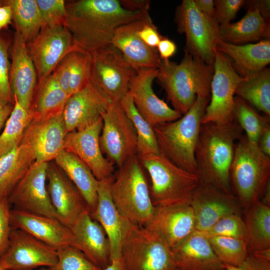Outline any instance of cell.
Segmentation results:
<instances>
[{
  "label": "cell",
  "instance_id": "1",
  "mask_svg": "<svg viewBox=\"0 0 270 270\" xmlns=\"http://www.w3.org/2000/svg\"><path fill=\"white\" fill-rule=\"evenodd\" d=\"M66 8L64 26L77 49L90 54L111 44L118 27L148 12L126 10L118 0H80Z\"/></svg>",
  "mask_w": 270,
  "mask_h": 270
},
{
  "label": "cell",
  "instance_id": "2",
  "mask_svg": "<svg viewBox=\"0 0 270 270\" xmlns=\"http://www.w3.org/2000/svg\"><path fill=\"white\" fill-rule=\"evenodd\" d=\"M243 132L234 120L228 124H202L195 150L200 182L232 194L230 169L236 142Z\"/></svg>",
  "mask_w": 270,
  "mask_h": 270
},
{
  "label": "cell",
  "instance_id": "3",
  "mask_svg": "<svg viewBox=\"0 0 270 270\" xmlns=\"http://www.w3.org/2000/svg\"><path fill=\"white\" fill-rule=\"evenodd\" d=\"M157 69L156 78L173 108L182 116L190 108L196 96L210 97L214 65L184 53L179 64L160 58Z\"/></svg>",
  "mask_w": 270,
  "mask_h": 270
},
{
  "label": "cell",
  "instance_id": "4",
  "mask_svg": "<svg viewBox=\"0 0 270 270\" xmlns=\"http://www.w3.org/2000/svg\"><path fill=\"white\" fill-rule=\"evenodd\" d=\"M210 100V97L198 96L180 118L154 128L160 152L178 167L198 176L195 150L202 118Z\"/></svg>",
  "mask_w": 270,
  "mask_h": 270
},
{
  "label": "cell",
  "instance_id": "5",
  "mask_svg": "<svg viewBox=\"0 0 270 270\" xmlns=\"http://www.w3.org/2000/svg\"><path fill=\"white\" fill-rule=\"evenodd\" d=\"M136 156L150 176L155 207L190 204L200 182L198 175L178 167L160 153Z\"/></svg>",
  "mask_w": 270,
  "mask_h": 270
},
{
  "label": "cell",
  "instance_id": "6",
  "mask_svg": "<svg viewBox=\"0 0 270 270\" xmlns=\"http://www.w3.org/2000/svg\"><path fill=\"white\" fill-rule=\"evenodd\" d=\"M110 194L116 207L124 219L146 226L152 218L156 207L136 155L118 168L110 185Z\"/></svg>",
  "mask_w": 270,
  "mask_h": 270
},
{
  "label": "cell",
  "instance_id": "7",
  "mask_svg": "<svg viewBox=\"0 0 270 270\" xmlns=\"http://www.w3.org/2000/svg\"><path fill=\"white\" fill-rule=\"evenodd\" d=\"M230 178L235 196L244 210L260 200L270 180V157L246 135L236 142Z\"/></svg>",
  "mask_w": 270,
  "mask_h": 270
},
{
  "label": "cell",
  "instance_id": "8",
  "mask_svg": "<svg viewBox=\"0 0 270 270\" xmlns=\"http://www.w3.org/2000/svg\"><path fill=\"white\" fill-rule=\"evenodd\" d=\"M120 258L126 270H176L170 248L146 227L126 221Z\"/></svg>",
  "mask_w": 270,
  "mask_h": 270
},
{
  "label": "cell",
  "instance_id": "9",
  "mask_svg": "<svg viewBox=\"0 0 270 270\" xmlns=\"http://www.w3.org/2000/svg\"><path fill=\"white\" fill-rule=\"evenodd\" d=\"M175 21L177 30L186 38L184 53L213 65L218 42V24L200 12L194 0H183L177 7Z\"/></svg>",
  "mask_w": 270,
  "mask_h": 270
},
{
  "label": "cell",
  "instance_id": "10",
  "mask_svg": "<svg viewBox=\"0 0 270 270\" xmlns=\"http://www.w3.org/2000/svg\"><path fill=\"white\" fill-rule=\"evenodd\" d=\"M100 144L106 158L118 168L137 154L134 127L120 102H112L102 116Z\"/></svg>",
  "mask_w": 270,
  "mask_h": 270
},
{
  "label": "cell",
  "instance_id": "11",
  "mask_svg": "<svg viewBox=\"0 0 270 270\" xmlns=\"http://www.w3.org/2000/svg\"><path fill=\"white\" fill-rule=\"evenodd\" d=\"M90 82L112 102H120L128 92L136 70L112 44L91 54Z\"/></svg>",
  "mask_w": 270,
  "mask_h": 270
},
{
  "label": "cell",
  "instance_id": "12",
  "mask_svg": "<svg viewBox=\"0 0 270 270\" xmlns=\"http://www.w3.org/2000/svg\"><path fill=\"white\" fill-rule=\"evenodd\" d=\"M210 83V97L202 124H228L234 120L232 111L236 90L245 78L233 68L230 58L216 48Z\"/></svg>",
  "mask_w": 270,
  "mask_h": 270
},
{
  "label": "cell",
  "instance_id": "13",
  "mask_svg": "<svg viewBox=\"0 0 270 270\" xmlns=\"http://www.w3.org/2000/svg\"><path fill=\"white\" fill-rule=\"evenodd\" d=\"M26 46L38 82L50 75L67 54L78 50L71 34L64 25L42 27Z\"/></svg>",
  "mask_w": 270,
  "mask_h": 270
},
{
  "label": "cell",
  "instance_id": "14",
  "mask_svg": "<svg viewBox=\"0 0 270 270\" xmlns=\"http://www.w3.org/2000/svg\"><path fill=\"white\" fill-rule=\"evenodd\" d=\"M58 260L56 250L24 230L12 229L8 248L0 258L6 270H33L50 268Z\"/></svg>",
  "mask_w": 270,
  "mask_h": 270
},
{
  "label": "cell",
  "instance_id": "15",
  "mask_svg": "<svg viewBox=\"0 0 270 270\" xmlns=\"http://www.w3.org/2000/svg\"><path fill=\"white\" fill-rule=\"evenodd\" d=\"M48 162H34L8 199L12 209L58 219L46 184Z\"/></svg>",
  "mask_w": 270,
  "mask_h": 270
},
{
  "label": "cell",
  "instance_id": "16",
  "mask_svg": "<svg viewBox=\"0 0 270 270\" xmlns=\"http://www.w3.org/2000/svg\"><path fill=\"white\" fill-rule=\"evenodd\" d=\"M158 73L157 68H144L138 70L131 80L128 88L137 110L153 128L182 116L154 93L152 84Z\"/></svg>",
  "mask_w": 270,
  "mask_h": 270
},
{
  "label": "cell",
  "instance_id": "17",
  "mask_svg": "<svg viewBox=\"0 0 270 270\" xmlns=\"http://www.w3.org/2000/svg\"><path fill=\"white\" fill-rule=\"evenodd\" d=\"M46 178L48 191L58 219L70 228L82 214L90 211L88 205L76 186L56 163L48 162Z\"/></svg>",
  "mask_w": 270,
  "mask_h": 270
},
{
  "label": "cell",
  "instance_id": "18",
  "mask_svg": "<svg viewBox=\"0 0 270 270\" xmlns=\"http://www.w3.org/2000/svg\"><path fill=\"white\" fill-rule=\"evenodd\" d=\"M112 102L90 80L66 102L62 115L66 132L82 129L102 118Z\"/></svg>",
  "mask_w": 270,
  "mask_h": 270
},
{
  "label": "cell",
  "instance_id": "19",
  "mask_svg": "<svg viewBox=\"0 0 270 270\" xmlns=\"http://www.w3.org/2000/svg\"><path fill=\"white\" fill-rule=\"evenodd\" d=\"M102 127V118L80 130L68 132L64 149L83 161L96 178L100 180L113 175L114 166L104 156L100 144Z\"/></svg>",
  "mask_w": 270,
  "mask_h": 270
},
{
  "label": "cell",
  "instance_id": "20",
  "mask_svg": "<svg viewBox=\"0 0 270 270\" xmlns=\"http://www.w3.org/2000/svg\"><path fill=\"white\" fill-rule=\"evenodd\" d=\"M196 220V230L206 232L222 218L240 214L242 206L233 194L200 182L191 200Z\"/></svg>",
  "mask_w": 270,
  "mask_h": 270
},
{
  "label": "cell",
  "instance_id": "21",
  "mask_svg": "<svg viewBox=\"0 0 270 270\" xmlns=\"http://www.w3.org/2000/svg\"><path fill=\"white\" fill-rule=\"evenodd\" d=\"M10 222L12 229L24 230L56 250L68 246L78 249L70 228L57 218L11 208Z\"/></svg>",
  "mask_w": 270,
  "mask_h": 270
},
{
  "label": "cell",
  "instance_id": "22",
  "mask_svg": "<svg viewBox=\"0 0 270 270\" xmlns=\"http://www.w3.org/2000/svg\"><path fill=\"white\" fill-rule=\"evenodd\" d=\"M62 114L42 119H32L26 128L20 144L33 149L36 162H49L64 149L67 132Z\"/></svg>",
  "mask_w": 270,
  "mask_h": 270
},
{
  "label": "cell",
  "instance_id": "23",
  "mask_svg": "<svg viewBox=\"0 0 270 270\" xmlns=\"http://www.w3.org/2000/svg\"><path fill=\"white\" fill-rule=\"evenodd\" d=\"M172 249L196 230V220L190 204L156 207L146 226Z\"/></svg>",
  "mask_w": 270,
  "mask_h": 270
},
{
  "label": "cell",
  "instance_id": "24",
  "mask_svg": "<svg viewBox=\"0 0 270 270\" xmlns=\"http://www.w3.org/2000/svg\"><path fill=\"white\" fill-rule=\"evenodd\" d=\"M152 20L148 12L140 18L118 27L111 44L119 50L126 60L136 70L158 68L160 56L156 49L148 46L140 38L138 30Z\"/></svg>",
  "mask_w": 270,
  "mask_h": 270
},
{
  "label": "cell",
  "instance_id": "25",
  "mask_svg": "<svg viewBox=\"0 0 270 270\" xmlns=\"http://www.w3.org/2000/svg\"><path fill=\"white\" fill-rule=\"evenodd\" d=\"M12 56L10 83L12 98L29 110L38 76L26 44L17 30L14 34Z\"/></svg>",
  "mask_w": 270,
  "mask_h": 270
},
{
  "label": "cell",
  "instance_id": "26",
  "mask_svg": "<svg viewBox=\"0 0 270 270\" xmlns=\"http://www.w3.org/2000/svg\"><path fill=\"white\" fill-rule=\"evenodd\" d=\"M171 251L178 270H225L204 232L196 230Z\"/></svg>",
  "mask_w": 270,
  "mask_h": 270
},
{
  "label": "cell",
  "instance_id": "27",
  "mask_svg": "<svg viewBox=\"0 0 270 270\" xmlns=\"http://www.w3.org/2000/svg\"><path fill=\"white\" fill-rule=\"evenodd\" d=\"M114 175L98 180V203L94 211L90 214L104 230L110 248V261L120 258L121 246L126 220L116 207L110 194V185Z\"/></svg>",
  "mask_w": 270,
  "mask_h": 270
},
{
  "label": "cell",
  "instance_id": "28",
  "mask_svg": "<svg viewBox=\"0 0 270 270\" xmlns=\"http://www.w3.org/2000/svg\"><path fill=\"white\" fill-rule=\"evenodd\" d=\"M78 250L94 264L104 269L110 262V244L101 225L90 211L82 214L70 228Z\"/></svg>",
  "mask_w": 270,
  "mask_h": 270
},
{
  "label": "cell",
  "instance_id": "29",
  "mask_svg": "<svg viewBox=\"0 0 270 270\" xmlns=\"http://www.w3.org/2000/svg\"><path fill=\"white\" fill-rule=\"evenodd\" d=\"M217 48L230 58L235 70L244 78L258 73L270 62V39L240 45L220 40Z\"/></svg>",
  "mask_w": 270,
  "mask_h": 270
},
{
  "label": "cell",
  "instance_id": "30",
  "mask_svg": "<svg viewBox=\"0 0 270 270\" xmlns=\"http://www.w3.org/2000/svg\"><path fill=\"white\" fill-rule=\"evenodd\" d=\"M220 40L234 44H244L270 39L268 18L256 9L249 8L245 16L235 23L218 26Z\"/></svg>",
  "mask_w": 270,
  "mask_h": 270
},
{
  "label": "cell",
  "instance_id": "31",
  "mask_svg": "<svg viewBox=\"0 0 270 270\" xmlns=\"http://www.w3.org/2000/svg\"><path fill=\"white\" fill-rule=\"evenodd\" d=\"M54 160L78 190L90 214L93 212L98 203V180L90 168L74 154L64 149L58 154Z\"/></svg>",
  "mask_w": 270,
  "mask_h": 270
},
{
  "label": "cell",
  "instance_id": "32",
  "mask_svg": "<svg viewBox=\"0 0 270 270\" xmlns=\"http://www.w3.org/2000/svg\"><path fill=\"white\" fill-rule=\"evenodd\" d=\"M35 161L33 149L23 144L0 158V201L8 198Z\"/></svg>",
  "mask_w": 270,
  "mask_h": 270
},
{
  "label": "cell",
  "instance_id": "33",
  "mask_svg": "<svg viewBox=\"0 0 270 270\" xmlns=\"http://www.w3.org/2000/svg\"><path fill=\"white\" fill-rule=\"evenodd\" d=\"M69 96L52 73L36 86L29 109L32 119H42L62 112Z\"/></svg>",
  "mask_w": 270,
  "mask_h": 270
},
{
  "label": "cell",
  "instance_id": "34",
  "mask_svg": "<svg viewBox=\"0 0 270 270\" xmlns=\"http://www.w3.org/2000/svg\"><path fill=\"white\" fill-rule=\"evenodd\" d=\"M245 212L248 252L270 248V207L258 200L246 210Z\"/></svg>",
  "mask_w": 270,
  "mask_h": 270
},
{
  "label": "cell",
  "instance_id": "35",
  "mask_svg": "<svg viewBox=\"0 0 270 270\" xmlns=\"http://www.w3.org/2000/svg\"><path fill=\"white\" fill-rule=\"evenodd\" d=\"M236 94L270 116V68H266L255 75L245 78L237 86Z\"/></svg>",
  "mask_w": 270,
  "mask_h": 270
},
{
  "label": "cell",
  "instance_id": "36",
  "mask_svg": "<svg viewBox=\"0 0 270 270\" xmlns=\"http://www.w3.org/2000/svg\"><path fill=\"white\" fill-rule=\"evenodd\" d=\"M6 4L12 10L16 30L26 44L32 40L42 28V20L36 0H8Z\"/></svg>",
  "mask_w": 270,
  "mask_h": 270
},
{
  "label": "cell",
  "instance_id": "37",
  "mask_svg": "<svg viewBox=\"0 0 270 270\" xmlns=\"http://www.w3.org/2000/svg\"><path fill=\"white\" fill-rule=\"evenodd\" d=\"M14 108L0 135V158L18 147L24 132L32 120L30 110L14 100Z\"/></svg>",
  "mask_w": 270,
  "mask_h": 270
},
{
  "label": "cell",
  "instance_id": "38",
  "mask_svg": "<svg viewBox=\"0 0 270 270\" xmlns=\"http://www.w3.org/2000/svg\"><path fill=\"white\" fill-rule=\"evenodd\" d=\"M120 102L136 131V155L160 154L154 128L139 113L128 92Z\"/></svg>",
  "mask_w": 270,
  "mask_h": 270
},
{
  "label": "cell",
  "instance_id": "39",
  "mask_svg": "<svg viewBox=\"0 0 270 270\" xmlns=\"http://www.w3.org/2000/svg\"><path fill=\"white\" fill-rule=\"evenodd\" d=\"M236 121L251 142L257 144L264 128L270 124V116H261L246 101L238 96H234L232 111Z\"/></svg>",
  "mask_w": 270,
  "mask_h": 270
},
{
  "label": "cell",
  "instance_id": "40",
  "mask_svg": "<svg viewBox=\"0 0 270 270\" xmlns=\"http://www.w3.org/2000/svg\"><path fill=\"white\" fill-rule=\"evenodd\" d=\"M209 240L215 254L223 264L238 266L244 260L248 254L244 240L214 236L209 238Z\"/></svg>",
  "mask_w": 270,
  "mask_h": 270
},
{
  "label": "cell",
  "instance_id": "41",
  "mask_svg": "<svg viewBox=\"0 0 270 270\" xmlns=\"http://www.w3.org/2000/svg\"><path fill=\"white\" fill-rule=\"evenodd\" d=\"M68 56L69 61L68 94L70 96L83 88L90 81L92 57L90 53L80 50H74Z\"/></svg>",
  "mask_w": 270,
  "mask_h": 270
},
{
  "label": "cell",
  "instance_id": "42",
  "mask_svg": "<svg viewBox=\"0 0 270 270\" xmlns=\"http://www.w3.org/2000/svg\"><path fill=\"white\" fill-rule=\"evenodd\" d=\"M58 260L49 270H103L91 262L78 248L65 246L56 250Z\"/></svg>",
  "mask_w": 270,
  "mask_h": 270
},
{
  "label": "cell",
  "instance_id": "43",
  "mask_svg": "<svg viewBox=\"0 0 270 270\" xmlns=\"http://www.w3.org/2000/svg\"><path fill=\"white\" fill-rule=\"evenodd\" d=\"M204 232L208 238L214 236H224L246 242V226L240 214H231L224 216Z\"/></svg>",
  "mask_w": 270,
  "mask_h": 270
},
{
  "label": "cell",
  "instance_id": "44",
  "mask_svg": "<svg viewBox=\"0 0 270 270\" xmlns=\"http://www.w3.org/2000/svg\"><path fill=\"white\" fill-rule=\"evenodd\" d=\"M40 10L42 27L64 25L66 8L63 0H36Z\"/></svg>",
  "mask_w": 270,
  "mask_h": 270
},
{
  "label": "cell",
  "instance_id": "45",
  "mask_svg": "<svg viewBox=\"0 0 270 270\" xmlns=\"http://www.w3.org/2000/svg\"><path fill=\"white\" fill-rule=\"evenodd\" d=\"M8 48V42L0 34V102L14 104L10 83Z\"/></svg>",
  "mask_w": 270,
  "mask_h": 270
},
{
  "label": "cell",
  "instance_id": "46",
  "mask_svg": "<svg viewBox=\"0 0 270 270\" xmlns=\"http://www.w3.org/2000/svg\"><path fill=\"white\" fill-rule=\"evenodd\" d=\"M244 0H214V20L218 26L231 22L240 9L244 4Z\"/></svg>",
  "mask_w": 270,
  "mask_h": 270
},
{
  "label": "cell",
  "instance_id": "47",
  "mask_svg": "<svg viewBox=\"0 0 270 270\" xmlns=\"http://www.w3.org/2000/svg\"><path fill=\"white\" fill-rule=\"evenodd\" d=\"M11 208L8 198L0 201V258L6 251L8 245L12 230L10 222Z\"/></svg>",
  "mask_w": 270,
  "mask_h": 270
},
{
  "label": "cell",
  "instance_id": "48",
  "mask_svg": "<svg viewBox=\"0 0 270 270\" xmlns=\"http://www.w3.org/2000/svg\"><path fill=\"white\" fill-rule=\"evenodd\" d=\"M225 270H270V261L262 259L252 252L240 265L234 266L224 264Z\"/></svg>",
  "mask_w": 270,
  "mask_h": 270
},
{
  "label": "cell",
  "instance_id": "49",
  "mask_svg": "<svg viewBox=\"0 0 270 270\" xmlns=\"http://www.w3.org/2000/svg\"><path fill=\"white\" fill-rule=\"evenodd\" d=\"M142 40L149 47L156 49L162 38L158 32L152 20L146 24L138 32Z\"/></svg>",
  "mask_w": 270,
  "mask_h": 270
},
{
  "label": "cell",
  "instance_id": "50",
  "mask_svg": "<svg viewBox=\"0 0 270 270\" xmlns=\"http://www.w3.org/2000/svg\"><path fill=\"white\" fill-rule=\"evenodd\" d=\"M156 50L160 58L168 60L176 53V46L173 41L162 37L156 47Z\"/></svg>",
  "mask_w": 270,
  "mask_h": 270
},
{
  "label": "cell",
  "instance_id": "51",
  "mask_svg": "<svg viewBox=\"0 0 270 270\" xmlns=\"http://www.w3.org/2000/svg\"><path fill=\"white\" fill-rule=\"evenodd\" d=\"M257 145L264 154L270 157V124L262 130L258 140Z\"/></svg>",
  "mask_w": 270,
  "mask_h": 270
},
{
  "label": "cell",
  "instance_id": "52",
  "mask_svg": "<svg viewBox=\"0 0 270 270\" xmlns=\"http://www.w3.org/2000/svg\"><path fill=\"white\" fill-rule=\"evenodd\" d=\"M122 6L126 10L131 11L148 12L150 2L144 0H120Z\"/></svg>",
  "mask_w": 270,
  "mask_h": 270
},
{
  "label": "cell",
  "instance_id": "53",
  "mask_svg": "<svg viewBox=\"0 0 270 270\" xmlns=\"http://www.w3.org/2000/svg\"><path fill=\"white\" fill-rule=\"evenodd\" d=\"M249 8H254L258 10L265 18H270V0H248L244 2Z\"/></svg>",
  "mask_w": 270,
  "mask_h": 270
},
{
  "label": "cell",
  "instance_id": "54",
  "mask_svg": "<svg viewBox=\"0 0 270 270\" xmlns=\"http://www.w3.org/2000/svg\"><path fill=\"white\" fill-rule=\"evenodd\" d=\"M194 2L198 8L204 14L212 18H214V0H194Z\"/></svg>",
  "mask_w": 270,
  "mask_h": 270
},
{
  "label": "cell",
  "instance_id": "55",
  "mask_svg": "<svg viewBox=\"0 0 270 270\" xmlns=\"http://www.w3.org/2000/svg\"><path fill=\"white\" fill-rule=\"evenodd\" d=\"M12 12L11 7L6 4L0 6V32L11 23Z\"/></svg>",
  "mask_w": 270,
  "mask_h": 270
},
{
  "label": "cell",
  "instance_id": "56",
  "mask_svg": "<svg viewBox=\"0 0 270 270\" xmlns=\"http://www.w3.org/2000/svg\"><path fill=\"white\" fill-rule=\"evenodd\" d=\"M14 104L0 102V130L6 123L13 108Z\"/></svg>",
  "mask_w": 270,
  "mask_h": 270
},
{
  "label": "cell",
  "instance_id": "57",
  "mask_svg": "<svg viewBox=\"0 0 270 270\" xmlns=\"http://www.w3.org/2000/svg\"><path fill=\"white\" fill-rule=\"evenodd\" d=\"M103 270H126L121 258L112 260Z\"/></svg>",
  "mask_w": 270,
  "mask_h": 270
},
{
  "label": "cell",
  "instance_id": "58",
  "mask_svg": "<svg viewBox=\"0 0 270 270\" xmlns=\"http://www.w3.org/2000/svg\"><path fill=\"white\" fill-rule=\"evenodd\" d=\"M260 201L270 207V182L266 184Z\"/></svg>",
  "mask_w": 270,
  "mask_h": 270
},
{
  "label": "cell",
  "instance_id": "59",
  "mask_svg": "<svg viewBox=\"0 0 270 270\" xmlns=\"http://www.w3.org/2000/svg\"><path fill=\"white\" fill-rule=\"evenodd\" d=\"M250 252L260 258L270 261V248Z\"/></svg>",
  "mask_w": 270,
  "mask_h": 270
},
{
  "label": "cell",
  "instance_id": "60",
  "mask_svg": "<svg viewBox=\"0 0 270 270\" xmlns=\"http://www.w3.org/2000/svg\"><path fill=\"white\" fill-rule=\"evenodd\" d=\"M38 270H49L48 268L46 267H42Z\"/></svg>",
  "mask_w": 270,
  "mask_h": 270
},
{
  "label": "cell",
  "instance_id": "61",
  "mask_svg": "<svg viewBox=\"0 0 270 270\" xmlns=\"http://www.w3.org/2000/svg\"><path fill=\"white\" fill-rule=\"evenodd\" d=\"M0 270H6L0 266Z\"/></svg>",
  "mask_w": 270,
  "mask_h": 270
},
{
  "label": "cell",
  "instance_id": "62",
  "mask_svg": "<svg viewBox=\"0 0 270 270\" xmlns=\"http://www.w3.org/2000/svg\"></svg>",
  "mask_w": 270,
  "mask_h": 270
},
{
  "label": "cell",
  "instance_id": "63",
  "mask_svg": "<svg viewBox=\"0 0 270 270\" xmlns=\"http://www.w3.org/2000/svg\"><path fill=\"white\" fill-rule=\"evenodd\" d=\"M176 270H178L176 269Z\"/></svg>",
  "mask_w": 270,
  "mask_h": 270
}]
</instances>
